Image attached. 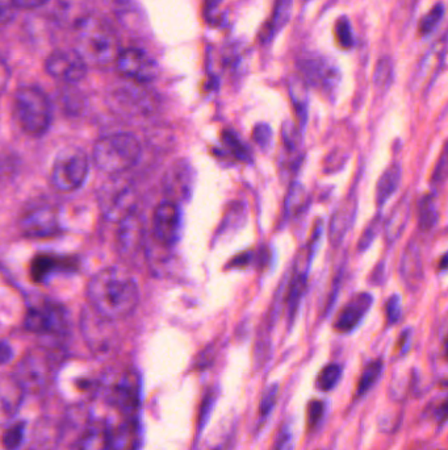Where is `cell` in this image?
<instances>
[{
  "instance_id": "cell-40",
  "label": "cell",
  "mask_w": 448,
  "mask_h": 450,
  "mask_svg": "<svg viewBox=\"0 0 448 450\" xmlns=\"http://www.w3.org/2000/svg\"><path fill=\"white\" fill-rule=\"evenodd\" d=\"M448 178V141L444 142L443 148L439 153L435 168L431 174L433 184H442Z\"/></svg>"
},
{
  "instance_id": "cell-52",
  "label": "cell",
  "mask_w": 448,
  "mask_h": 450,
  "mask_svg": "<svg viewBox=\"0 0 448 450\" xmlns=\"http://www.w3.org/2000/svg\"><path fill=\"white\" fill-rule=\"evenodd\" d=\"M11 348L7 345V343H1V362H3V364H7L8 360L11 358Z\"/></svg>"
},
{
  "instance_id": "cell-41",
  "label": "cell",
  "mask_w": 448,
  "mask_h": 450,
  "mask_svg": "<svg viewBox=\"0 0 448 450\" xmlns=\"http://www.w3.org/2000/svg\"><path fill=\"white\" fill-rule=\"evenodd\" d=\"M278 395L279 386L276 383L267 387L265 394L262 395V399H260V403H259V415H260V418H266L270 416V414L272 412V409L276 406Z\"/></svg>"
},
{
  "instance_id": "cell-8",
  "label": "cell",
  "mask_w": 448,
  "mask_h": 450,
  "mask_svg": "<svg viewBox=\"0 0 448 450\" xmlns=\"http://www.w3.org/2000/svg\"><path fill=\"white\" fill-rule=\"evenodd\" d=\"M52 373L53 364L49 353L43 348H34L22 355L12 375L27 393H37L48 385Z\"/></svg>"
},
{
  "instance_id": "cell-48",
  "label": "cell",
  "mask_w": 448,
  "mask_h": 450,
  "mask_svg": "<svg viewBox=\"0 0 448 450\" xmlns=\"http://www.w3.org/2000/svg\"><path fill=\"white\" fill-rule=\"evenodd\" d=\"M50 0H11L12 6L20 10H34L43 7Z\"/></svg>"
},
{
  "instance_id": "cell-12",
  "label": "cell",
  "mask_w": 448,
  "mask_h": 450,
  "mask_svg": "<svg viewBox=\"0 0 448 450\" xmlns=\"http://www.w3.org/2000/svg\"><path fill=\"white\" fill-rule=\"evenodd\" d=\"M118 70L139 83H148L158 75V64L148 52L139 48H129L121 50L116 60Z\"/></svg>"
},
{
  "instance_id": "cell-31",
  "label": "cell",
  "mask_w": 448,
  "mask_h": 450,
  "mask_svg": "<svg viewBox=\"0 0 448 450\" xmlns=\"http://www.w3.org/2000/svg\"><path fill=\"white\" fill-rule=\"evenodd\" d=\"M85 8V0H59L61 18L66 22H75V27L91 15Z\"/></svg>"
},
{
  "instance_id": "cell-14",
  "label": "cell",
  "mask_w": 448,
  "mask_h": 450,
  "mask_svg": "<svg viewBox=\"0 0 448 450\" xmlns=\"http://www.w3.org/2000/svg\"><path fill=\"white\" fill-rule=\"evenodd\" d=\"M141 388L137 371L128 370L118 376L112 391V403L124 418H136L141 404Z\"/></svg>"
},
{
  "instance_id": "cell-2",
  "label": "cell",
  "mask_w": 448,
  "mask_h": 450,
  "mask_svg": "<svg viewBox=\"0 0 448 450\" xmlns=\"http://www.w3.org/2000/svg\"><path fill=\"white\" fill-rule=\"evenodd\" d=\"M75 50L87 64L104 66L116 62L121 49L115 27L103 16L91 13L76 25Z\"/></svg>"
},
{
  "instance_id": "cell-30",
  "label": "cell",
  "mask_w": 448,
  "mask_h": 450,
  "mask_svg": "<svg viewBox=\"0 0 448 450\" xmlns=\"http://www.w3.org/2000/svg\"><path fill=\"white\" fill-rule=\"evenodd\" d=\"M383 369H384V364L382 360H374L364 366L363 371L356 386V397H364L377 383V381L380 379L383 373Z\"/></svg>"
},
{
  "instance_id": "cell-33",
  "label": "cell",
  "mask_w": 448,
  "mask_h": 450,
  "mask_svg": "<svg viewBox=\"0 0 448 450\" xmlns=\"http://www.w3.org/2000/svg\"><path fill=\"white\" fill-rule=\"evenodd\" d=\"M393 82V61L389 57H382L374 73V86L380 90H386Z\"/></svg>"
},
{
  "instance_id": "cell-46",
  "label": "cell",
  "mask_w": 448,
  "mask_h": 450,
  "mask_svg": "<svg viewBox=\"0 0 448 450\" xmlns=\"http://www.w3.org/2000/svg\"><path fill=\"white\" fill-rule=\"evenodd\" d=\"M254 139L260 148H268L272 139V132L267 124H259L254 130Z\"/></svg>"
},
{
  "instance_id": "cell-35",
  "label": "cell",
  "mask_w": 448,
  "mask_h": 450,
  "mask_svg": "<svg viewBox=\"0 0 448 450\" xmlns=\"http://www.w3.org/2000/svg\"><path fill=\"white\" fill-rule=\"evenodd\" d=\"M383 224H384L383 214H380V212L374 214V219L365 226L362 236H360L359 241H358V250H359L360 253L365 252L367 249H370L371 244L374 243L377 235L380 233V231H382V228H383Z\"/></svg>"
},
{
  "instance_id": "cell-5",
  "label": "cell",
  "mask_w": 448,
  "mask_h": 450,
  "mask_svg": "<svg viewBox=\"0 0 448 450\" xmlns=\"http://www.w3.org/2000/svg\"><path fill=\"white\" fill-rule=\"evenodd\" d=\"M88 169L90 161L83 150L76 146L66 148L54 160L50 182L58 191L71 193L85 183Z\"/></svg>"
},
{
  "instance_id": "cell-44",
  "label": "cell",
  "mask_w": 448,
  "mask_h": 450,
  "mask_svg": "<svg viewBox=\"0 0 448 450\" xmlns=\"http://www.w3.org/2000/svg\"><path fill=\"white\" fill-rule=\"evenodd\" d=\"M225 145L227 146V149L230 150V153H233L238 160H250V154L248 150L246 149L244 144H241V139L237 137L234 132H229L224 135Z\"/></svg>"
},
{
  "instance_id": "cell-10",
  "label": "cell",
  "mask_w": 448,
  "mask_h": 450,
  "mask_svg": "<svg viewBox=\"0 0 448 450\" xmlns=\"http://www.w3.org/2000/svg\"><path fill=\"white\" fill-rule=\"evenodd\" d=\"M20 231L33 238L52 237L59 233V220L55 207L49 203L31 204L20 216Z\"/></svg>"
},
{
  "instance_id": "cell-28",
  "label": "cell",
  "mask_w": 448,
  "mask_h": 450,
  "mask_svg": "<svg viewBox=\"0 0 448 450\" xmlns=\"http://www.w3.org/2000/svg\"><path fill=\"white\" fill-rule=\"evenodd\" d=\"M234 437V424L232 420L220 423L205 439L200 450H230Z\"/></svg>"
},
{
  "instance_id": "cell-45",
  "label": "cell",
  "mask_w": 448,
  "mask_h": 450,
  "mask_svg": "<svg viewBox=\"0 0 448 450\" xmlns=\"http://www.w3.org/2000/svg\"><path fill=\"white\" fill-rule=\"evenodd\" d=\"M325 414V403L318 399L310 400L308 404V425L309 428H316L321 423Z\"/></svg>"
},
{
  "instance_id": "cell-11",
  "label": "cell",
  "mask_w": 448,
  "mask_h": 450,
  "mask_svg": "<svg viewBox=\"0 0 448 450\" xmlns=\"http://www.w3.org/2000/svg\"><path fill=\"white\" fill-rule=\"evenodd\" d=\"M67 319L64 307L45 301L31 307L24 318V328L37 334H57L66 329Z\"/></svg>"
},
{
  "instance_id": "cell-39",
  "label": "cell",
  "mask_w": 448,
  "mask_h": 450,
  "mask_svg": "<svg viewBox=\"0 0 448 450\" xmlns=\"http://www.w3.org/2000/svg\"><path fill=\"white\" fill-rule=\"evenodd\" d=\"M335 37L338 45L342 49H351L354 45V34H352L351 24L346 16H342L335 24Z\"/></svg>"
},
{
  "instance_id": "cell-38",
  "label": "cell",
  "mask_w": 448,
  "mask_h": 450,
  "mask_svg": "<svg viewBox=\"0 0 448 450\" xmlns=\"http://www.w3.org/2000/svg\"><path fill=\"white\" fill-rule=\"evenodd\" d=\"M25 435V424L15 423L4 430L3 433V446L7 450H16L20 448Z\"/></svg>"
},
{
  "instance_id": "cell-17",
  "label": "cell",
  "mask_w": 448,
  "mask_h": 450,
  "mask_svg": "<svg viewBox=\"0 0 448 450\" xmlns=\"http://www.w3.org/2000/svg\"><path fill=\"white\" fill-rule=\"evenodd\" d=\"M358 212V200L355 195H347L331 216L329 240L332 247H338L351 229Z\"/></svg>"
},
{
  "instance_id": "cell-37",
  "label": "cell",
  "mask_w": 448,
  "mask_h": 450,
  "mask_svg": "<svg viewBox=\"0 0 448 450\" xmlns=\"http://www.w3.org/2000/svg\"><path fill=\"white\" fill-rule=\"evenodd\" d=\"M308 202V193L305 189L300 184L295 183L289 190L288 198H287V211L290 214H296L301 211Z\"/></svg>"
},
{
  "instance_id": "cell-51",
  "label": "cell",
  "mask_w": 448,
  "mask_h": 450,
  "mask_svg": "<svg viewBox=\"0 0 448 450\" xmlns=\"http://www.w3.org/2000/svg\"><path fill=\"white\" fill-rule=\"evenodd\" d=\"M214 397L211 394L208 397L204 399L203 407H202V411H200V420H199V425H200V429L203 428L204 424L206 423V418H208V414H209V409H212V406H214Z\"/></svg>"
},
{
  "instance_id": "cell-23",
  "label": "cell",
  "mask_w": 448,
  "mask_h": 450,
  "mask_svg": "<svg viewBox=\"0 0 448 450\" xmlns=\"http://www.w3.org/2000/svg\"><path fill=\"white\" fill-rule=\"evenodd\" d=\"M409 219H410V203H409V198L404 196L398 203L396 204L392 214H389V217L384 223L385 238L388 244H392L400 238Z\"/></svg>"
},
{
  "instance_id": "cell-9",
  "label": "cell",
  "mask_w": 448,
  "mask_h": 450,
  "mask_svg": "<svg viewBox=\"0 0 448 450\" xmlns=\"http://www.w3.org/2000/svg\"><path fill=\"white\" fill-rule=\"evenodd\" d=\"M182 229V214L179 204L170 199L158 204L153 214L151 232L160 247H169L176 244Z\"/></svg>"
},
{
  "instance_id": "cell-20",
  "label": "cell",
  "mask_w": 448,
  "mask_h": 450,
  "mask_svg": "<svg viewBox=\"0 0 448 450\" xmlns=\"http://www.w3.org/2000/svg\"><path fill=\"white\" fill-rule=\"evenodd\" d=\"M401 177H402V169L397 162L391 163L380 175L374 190V202L379 210L383 208L385 204L388 203V200L393 196V193L398 190L401 184Z\"/></svg>"
},
{
  "instance_id": "cell-43",
  "label": "cell",
  "mask_w": 448,
  "mask_h": 450,
  "mask_svg": "<svg viewBox=\"0 0 448 450\" xmlns=\"http://www.w3.org/2000/svg\"><path fill=\"white\" fill-rule=\"evenodd\" d=\"M283 139L284 145L288 148L290 151H299L301 146V132L300 129L290 121H286L283 124Z\"/></svg>"
},
{
  "instance_id": "cell-29",
  "label": "cell",
  "mask_w": 448,
  "mask_h": 450,
  "mask_svg": "<svg viewBox=\"0 0 448 450\" xmlns=\"http://www.w3.org/2000/svg\"><path fill=\"white\" fill-rule=\"evenodd\" d=\"M289 95L296 109L301 128H304L308 120V83L301 76L292 78V81L289 82Z\"/></svg>"
},
{
  "instance_id": "cell-47",
  "label": "cell",
  "mask_w": 448,
  "mask_h": 450,
  "mask_svg": "<svg viewBox=\"0 0 448 450\" xmlns=\"http://www.w3.org/2000/svg\"><path fill=\"white\" fill-rule=\"evenodd\" d=\"M274 450H293V433L288 427L280 430Z\"/></svg>"
},
{
  "instance_id": "cell-6",
  "label": "cell",
  "mask_w": 448,
  "mask_h": 450,
  "mask_svg": "<svg viewBox=\"0 0 448 450\" xmlns=\"http://www.w3.org/2000/svg\"><path fill=\"white\" fill-rule=\"evenodd\" d=\"M301 78L322 91L328 97H335L341 85L342 73L337 62L323 54H310L304 57L299 64Z\"/></svg>"
},
{
  "instance_id": "cell-1",
  "label": "cell",
  "mask_w": 448,
  "mask_h": 450,
  "mask_svg": "<svg viewBox=\"0 0 448 450\" xmlns=\"http://www.w3.org/2000/svg\"><path fill=\"white\" fill-rule=\"evenodd\" d=\"M91 308L109 320L130 316L139 306V289L134 277L125 268L111 266L99 270L87 286Z\"/></svg>"
},
{
  "instance_id": "cell-16",
  "label": "cell",
  "mask_w": 448,
  "mask_h": 450,
  "mask_svg": "<svg viewBox=\"0 0 448 450\" xmlns=\"http://www.w3.org/2000/svg\"><path fill=\"white\" fill-rule=\"evenodd\" d=\"M374 296L370 292H359L349 300L338 312L334 329L338 333H351L363 322L365 315L374 304Z\"/></svg>"
},
{
  "instance_id": "cell-25",
  "label": "cell",
  "mask_w": 448,
  "mask_h": 450,
  "mask_svg": "<svg viewBox=\"0 0 448 450\" xmlns=\"http://www.w3.org/2000/svg\"><path fill=\"white\" fill-rule=\"evenodd\" d=\"M25 388L18 382V379L11 375L8 378H4L1 382V394H0V402L1 408L6 414L13 415L22 407Z\"/></svg>"
},
{
  "instance_id": "cell-50",
  "label": "cell",
  "mask_w": 448,
  "mask_h": 450,
  "mask_svg": "<svg viewBox=\"0 0 448 450\" xmlns=\"http://www.w3.org/2000/svg\"><path fill=\"white\" fill-rule=\"evenodd\" d=\"M434 418L439 425H444L448 421V399L442 402L434 409Z\"/></svg>"
},
{
  "instance_id": "cell-34",
  "label": "cell",
  "mask_w": 448,
  "mask_h": 450,
  "mask_svg": "<svg viewBox=\"0 0 448 450\" xmlns=\"http://www.w3.org/2000/svg\"><path fill=\"white\" fill-rule=\"evenodd\" d=\"M66 268L64 261H59L58 258H52L49 256H41L33 262V277L34 279H46L52 273Z\"/></svg>"
},
{
  "instance_id": "cell-13",
  "label": "cell",
  "mask_w": 448,
  "mask_h": 450,
  "mask_svg": "<svg viewBox=\"0 0 448 450\" xmlns=\"http://www.w3.org/2000/svg\"><path fill=\"white\" fill-rule=\"evenodd\" d=\"M46 73L64 83H76L87 74V62L76 50H55L45 61Z\"/></svg>"
},
{
  "instance_id": "cell-7",
  "label": "cell",
  "mask_w": 448,
  "mask_h": 450,
  "mask_svg": "<svg viewBox=\"0 0 448 450\" xmlns=\"http://www.w3.org/2000/svg\"><path fill=\"white\" fill-rule=\"evenodd\" d=\"M99 202L107 220L121 223L134 212L136 193L127 179L116 177L103 184Z\"/></svg>"
},
{
  "instance_id": "cell-18",
  "label": "cell",
  "mask_w": 448,
  "mask_h": 450,
  "mask_svg": "<svg viewBox=\"0 0 448 450\" xmlns=\"http://www.w3.org/2000/svg\"><path fill=\"white\" fill-rule=\"evenodd\" d=\"M192 170L188 163L178 162L167 172V181L164 183L166 191L170 193L169 199L178 203L191 191Z\"/></svg>"
},
{
  "instance_id": "cell-54",
  "label": "cell",
  "mask_w": 448,
  "mask_h": 450,
  "mask_svg": "<svg viewBox=\"0 0 448 450\" xmlns=\"http://www.w3.org/2000/svg\"><path fill=\"white\" fill-rule=\"evenodd\" d=\"M444 355H446V360L448 361V334L444 340Z\"/></svg>"
},
{
  "instance_id": "cell-53",
  "label": "cell",
  "mask_w": 448,
  "mask_h": 450,
  "mask_svg": "<svg viewBox=\"0 0 448 450\" xmlns=\"http://www.w3.org/2000/svg\"><path fill=\"white\" fill-rule=\"evenodd\" d=\"M438 270L440 273H446L448 271V250L440 257L439 262H438Z\"/></svg>"
},
{
  "instance_id": "cell-26",
  "label": "cell",
  "mask_w": 448,
  "mask_h": 450,
  "mask_svg": "<svg viewBox=\"0 0 448 450\" xmlns=\"http://www.w3.org/2000/svg\"><path fill=\"white\" fill-rule=\"evenodd\" d=\"M292 6H293V0H276L272 18L270 19V22H267L262 32V40L265 43L271 41L287 25L290 18Z\"/></svg>"
},
{
  "instance_id": "cell-36",
  "label": "cell",
  "mask_w": 448,
  "mask_h": 450,
  "mask_svg": "<svg viewBox=\"0 0 448 450\" xmlns=\"http://www.w3.org/2000/svg\"><path fill=\"white\" fill-rule=\"evenodd\" d=\"M443 16H444V6L442 3H438L419 22L421 36H428L430 33H433V31L437 28L438 24L443 19Z\"/></svg>"
},
{
  "instance_id": "cell-49",
  "label": "cell",
  "mask_w": 448,
  "mask_h": 450,
  "mask_svg": "<svg viewBox=\"0 0 448 450\" xmlns=\"http://www.w3.org/2000/svg\"><path fill=\"white\" fill-rule=\"evenodd\" d=\"M412 337H413L412 328L404 329V332L401 333V336L398 337V343H397V352H398V353H407L409 346H410V343H412Z\"/></svg>"
},
{
  "instance_id": "cell-15",
  "label": "cell",
  "mask_w": 448,
  "mask_h": 450,
  "mask_svg": "<svg viewBox=\"0 0 448 450\" xmlns=\"http://www.w3.org/2000/svg\"><path fill=\"white\" fill-rule=\"evenodd\" d=\"M82 333L88 346L97 352H106L115 340L112 320L99 315L94 308L82 312Z\"/></svg>"
},
{
  "instance_id": "cell-19",
  "label": "cell",
  "mask_w": 448,
  "mask_h": 450,
  "mask_svg": "<svg viewBox=\"0 0 448 450\" xmlns=\"http://www.w3.org/2000/svg\"><path fill=\"white\" fill-rule=\"evenodd\" d=\"M400 275L409 289H416L422 282L424 278L422 258L416 244L410 243L404 250L400 261Z\"/></svg>"
},
{
  "instance_id": "cell-24",
  "label": "cell",
  "mask_w": 448,
  "mask_h": 450,
  "mask_svg": "<svg viewBox=\"0 0 448 450\" xmlns=\"http://www.w3.org/2000/svg\"><path fill=\"white\" fill-rule=\"evenodd\" d=\"M118 224V245L121 250L127 254L136 252L142 240V225L139 223V217L134 214H130Z\"/></svg>"
},
{
  "instance_id": "cell-32",
  "label": "cell",
  "mask_w": 448,
  "mask_h": 450,
  "mask_svg": "<svg viewBox=\"0 0 448 450\" xmlns=\"http://www.w3.org/2000/svg\"><path fill=\"white\" fill-rule=\"evenodd\" d=\"M342 376V367L338 364H329L322 367L317 379L316 386L323 393H329L340 383Z\"/></svg>"
},
{
  "instance_id": "cell-4",
  "label": "cell",
  "mask_w": 448,
  "mask_h": 450,
  "mask_svg": "<svg viewBox=\"0 0 448 450\" xmlns=\"http://www.w3.org/2000/svg\"><path fill=\"white\" fill-rule=\"evenodd\" d=\"M13 112L20 128L31 136H41L52 123V106L45 93L33 86L16 90Z\"/></svg>"
},
{
  "instance_id": "cell-22",
  "label": "cell",
  "mask_w": 448,
  "mask_h": 450,
  "mask_svg": "<svg viewBox=\"0 0 448 450\" xmlns=\"http://www.w3.org/2000/svg\"><path fill=\"white\" fill-rule=\"evenodd\" d=\"M112 433L104 423L97 421L85 429L78 439L75 450H111Z\"/></svg>"
},
{
  "instance_id": "cell-3",
  "label": "cell",
  "mask_w": 448,
  "mask_h": 450,
  "mask_svg": "<svg viewBox=\"0 0 448 450\" xmlns=\"http://www.w3.org/2000/svg\"><path fill=\"white\" fill-rule=\"evenodd\" d=\"M141 144L130 133H113L99 139L94 146V162L102 172L120 175L139 160Z\"/></svg>"
},
{
  "instance_id": "cell-27",
  "label": "cell",
  "mask_w": 448,
  "mask_h": 450,
  "mask_svg": "<svg viewBox=\"0 0 448 450\" xmlns=\"http://www.w3.org/2000/svg\"><path fill=\"white\" fill-rule=\"evenodd\" d=\"M439 221L437 198L434 193H425L416 203V223L422 232L431 231Z\"/></svg>"
},
{
  "instance_id": "cell-42",
  "label": "cell",
  "mask_w": 448,
  "mask_h": 450,
  "mask_svg": "<svg viewBox=\"0 0 448 450\" xmlns=\"http://www.w3.org/2000/svg\"><path fill=\"white\" fill-rule=\"evenodd\" d=\"M385 316H386V325H395L401 320L402 316V307H401V296L398 294H393L385 303Z\"/></svg>"
},
{
  "instance_id": "cell-21",
  "label": "cell",
  "mask_w": 448,
  "mask_h": 450,
  "mask_svg": "<svg viewBox=\"0 0 448 450\" xmlns=\"http://www.w3.org/2000/svg\"><path fill=\"white\" fill-rule=\"evenodd\" d=\"M141 425L137 418H124V421L112 433L111 450H139Z\"/></svg>"
}]
</instances>
